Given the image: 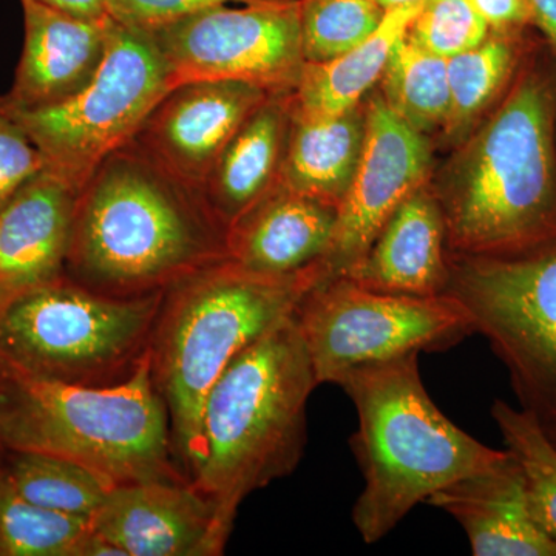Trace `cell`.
Here are the masks:
<instances>
[{
    "instance_id": "5",
    "label": "cell",
    "mask_w": 556,
    "mask_h": 556,
    "mask_svg": "<svg viewBox=\"0 0 556 556\" xmlns=\"http://www.w3.org/2000/svg\"><path fill=\"white\" fill-rule=\"evenodd\" d=\"M318 280V265L273 277L228 258L164 291L149 343L150 372L169 413L175 459L189 481L199 466L208 390L237 354L291 316Z\"/></svg>"
},
{
    "instance_id": "21",
    "label": "cell",
    "mask_w": 556,
    "mask_h": 556,
    "mask_svg": "<svg viewBox=\"0 0 556 556\" xmlns=\"http://www.w3.org/2000/svg\"><path fill=\"white\" fill-rule=\"evenodd\" d=\"M367 105L321 118L292 115L278 182L339 206L364 152Z\"/></svg>"
},
{
    "instance_id": "24",
    "label": "cell",
    "mask_w": 556,
    "mask_h": 556,
    "mask_svg": "<svg viewBox=\"0 0 556 556\" xmlns=\"http://www.w3.org/2000/svg\"><path fill=\"white\" fill-rule=\"evenodd\" d=\"M521 35L490 33L481 46L447 60L452 105L444 131L450 138L466 137L475 121L514 78L521 60Z\"/></svg>"
},
{
    "instance_id": "26",
    "label": "cell",
    "mask_w": 556,
    "mask_h": 556,
    "mask_svg": "<svg viewBox=\"0 0 556 556\" xmlns=\"http://www.w3.org/2000/svg\"><path fill=\"white\" fill-rule=\"evenodd\" d=\"M89 519L35 506L0 471V556H80Z\"/></svg>"
},
{
    "instance_id": "16",
    "label": "cell",
    "mask_w": 556,
    "mask_h": 556,
    "mask_svg": "<svg viewBox=\"0 0 556 556\" xmlns=\"http://www.w3.org/2000/svg\"><path fill=\"white\" fill-rule=\"evenodd\" d=\"M78 193L46 167L0 211V302L64 276Z\"/></svg>"
},
{
    "instance_id": "6",
    "label": "cell",
    "mask_w": 556,
    "mask_h": 556,
    "mask_svg": "<svg viewBox=\"0 0 556 556\" xmlns=\"http://www.w3.org/2000/svg\"><path fill=\"white\" fill-rule=\"evenodd\" d=\"M0 452L64 457L115 485L188 479L175 459L169 413L153 383L149 354L130 376L109 386L0 368Z\"/></svg>"
},
{
    "instance_id": "18",
    "label": "cell",
    "mask_w": 556,
    "mask_h": 556,
    "mask_svg": "<svg viewBox=\"0 0 556 556\" xmlns=\"http://www.w3.org/2000/svg\"><path fill=\"white\" fill-rule=\"evenodd\" d=\"M427 503L463 526L475 556H556V538L533 514L511 453L490 470L438 490Z\"/></svg>"
},
{
    "instance_id": "28",
    "label": "cell",
    "mask_w": 556,
    "mask_h": 556,
    "mask_svg": "<svg viewBox=\"0 0 556 556\" xmlns=\"http://www.w3.org/2000/svg\"><path fill=\"white\" fill-rule=\"evenodd\" d=\"M386 14L376 0H299L305 62L342 56L378 30Z\"/></svg>"
},
{
    "instance_id": "36",
    "label": "cell",
    "mask_w": 556,
    "mask_h": 556,
    "mask_svg": "<svg viewBox=\"0 0 556 556\" xmlns=\"http://www.w3.org/2000/svg\"><path fill=\"white\" fill-rule=\"evenodd\" d=\"M544 430H546L547 437L551 438V441L556 445V428L544 427Z\"/></svg>"
},
{
    "instance_id": "35",
    "label": "cell",
    "mask_w": 556,
    "mask_h": 556,
    "mask_svg": "<svg viewBox=\"0 0 556 556\" xmlns=\"http://www.w3.org/2000/svg\"><path fill=\"white\" fill-rule=\"evenodd\" d=\"M380 7L386 10L396 9V7L412 5V3L420 2V0H376Z\"/></svg>"
},
{
    "instance_id": "22",
    "label": "cell",
    "mask_w": 556,
    "mask_h": 556,
    "mask_svg": "<svg viewBox=\"0 0 556 556\" xmlns=\"http://www.w3.org/2000/svg\"><path fill=\"white\" fill-rule=\"evenodd\" d=\"M422 3L420 0L387 10L378 30L342 56L327 62H305L298 87L291 93L292 115L321 118L361 104L362 98L382 78L394 47L404 38Z\"/></svg>"
},
{
    "instance_id": "3",
    "label": "cell",
    "mask_w": 556,
    "mask_h": 556,
    "mask_svg": "<svg viewBox=\"0 0 556 556\" xmlns=\"http://www.w3.org/2000/svg\"><path fill=\"white\" fill-rule=\"evenodd\" d=\"M556 83L527 70L457 155L438 197L455 254L556 243Z\"/></svg>"
},
{
    "instance_id": "19",
    "label": "cell",
    "mask_w": 556,
    "mask_h": 556,
    "mask_svg": "<svg viewBox=\"0 0 556 556\" xmlns=\"http://www.w3.org/2000/svg\"><path fill=\"white\" fill-rule=\"evenodd\" d=\"M444 214L422 186L399 204L367 254L345 274L358 287L412 298L444 295L448 283Z\"/></svg>"
},
{
    "instance_id": "31",
    "label": "cell",
    "mask_w": 556,
    "mask_h": 556,
    "mask_svg": "<svg viewBox=\"0 0 556 556\" xmlns=\"http://www.w3.org/2000/svg\"><path fill=\"white\" fill-rule=\"evenodd\" d=\"M273 2L283 0H105V7L110 16L118 24L152 35L160 28L207 7Z\"/></svg>"
},
{
    "instance_id": "29",
    "label": "cell",
    "mask_w": 556,
    "mask_h": 556,
    "mask_svg": "<svg viewBox=\"0 0 556 556\" xmlns=\"http://www.w3.org/2000/svg\"><path fill=\"white\" fill-rule=\"evenodd\" d=\"M490 33L468 0H424L405 38L434 56L452 60L481 46Z\"/></svg>"
},
{
    "instance_id": "17",
    "label": "cell",
    "mask_w": 556,
    "mask_h": 556,
    "mask_svg": "<svg viewBox=\"0 0 556 556\" xmlns=\"http://www.w3.org/2000/svg\"><path fill=\"white\" fill-rule=\"evenodd\" d=\"M338 206L277 182L228 228V258L262 276H294L327 255Z\"/></svg>"
},
{
    "instance_id": "27",
    "label": "cell",
    "mask_w": 556,
    "mask_h": 556,
    "mask_svg": "<svg viewBox=\"0 0 556 556\" xmlns=\"http://www.w3.org/2000/svg\"><path fill=\"white\" fill-rule=\"evenodd\" d=\"M492 416L508 452L521 467L533 514L556 538V445L540 419L525 408L511 407L497 399Z\"/></svg>"
},
{
    "instance_id": "4",
    "label": "cell",
    "mask_w": 556,
    "mask_h": 556,
    "mask_svg": "<svg viewBox=\"0 0 556 556\" xmlns=\"http://www.w3.org/2000/svg\"><path fill=\"white\" fill-rule=\"evenodd\" d=\"M336 383L358 417L350 444L365 489L353 522L367 544L386 538L438 490L510 455L468 437L437 407L420 379L419 353L358 365Z\"/></svg>"
},
{
    "instance_id": "10",
    "label": "cell",
    "mask_w": 556,
    "mask_h": 556,
    "mask_svg": "<svg viewBox=\"0 0 556 556\" xmlns=\"http://www.w3.org/2000/svg\"><path fill=\"white\" fill-rule=\"evenodd\" d=\"M295 318L318 386L358 365L447 350L475 332L470 314L450 295L387 294L345 277L311 289Z\"/></svg>"
},
{
    "instance_id": "30",
    "label": "cell",
    "mask_w": 556,
    "mask_h": 556,
    "mask_svg": "<svg viewBox=\"0 0 556 556\" xmlns=\"http://www.w3.org/2000/svg\"><path fill=\"white\" fill-rule=\"evenodd\" d=\"M46 167L35 142L0 102V211Z\"/></svg>"
},
{
    "instance_id": "13",
    "label": "cell",
    "mask_w": 556,
    "mask_h": 556,
    "mask_svg": "<svg viewBox=\"0 0 556 556\" xmlns=\"http://www.w3.org/2000/svg\"><path fill=\"white\" fill-rule=\"evenodd\" d=\"M90 525L126 556H218L228 543L189 479L115 485Z\"/></svg>"
},
{
    "instance_id": "12",
    "label": "cell",
    "mask_w": 556,
    "mask_h": 556,
    "mask_svg": "<svg viewBox=\"0 0 556 556\" xmlns=\"http://www.w3.org/2000/svg\"><path fill=\"white\" fill-rule=\"evenodd\" d=\"M430 167L427 135L399 118L382 94H375L367 104L361 163L338 206V225L327 255L318 263L317 285L345 276L367 254L399 204L426 186Z\"/></svg>"
},
{
    "instance_id": "2",
    "label": "cell",
    "mask_w": 556,
    "mask_h": 556,
    "mask_svg": "<svg viewBox=\"0 0 556 556\" xmlns=\"http://www.w3.org/2000/svg\"><path fill=\"white\" fill-rule=\"evenodd\" d=\"M317 386L294 311L237 354L208 390L190 484L211 503L226 540L243 501L298 468Z\"/></svg>"
},
{
    "instance_id": "8",
    "label": "cell",
    "mask_w": 556,
    "mask_h": 556,
    "mask_svg": "<svg viewBox=\"0 0 556 556\" xmlns=\"http://www.w3.org/2000/svg\"><path fill=\"white\" fill-rule=\"evenodd\" d=\"M445 295L506 365L521 408L556 428V243L515 255L455 254Z\"/></svg>"
},
{
    "instance_id": "9",
    "label": "cell",
    "mask_w": 556,
    "mask_h": 556,
    "mask_svg": "<svg viewBox=\"0 0 556 556\" xmlns=\"http://www.w3.org/2000/svg\"><path fill=\"white\" fill-rule=\"evenodd\" d=\"M170 89V70L152 35L115 21L104 65L78 94L38 109L11 108L2 97L0 102L42 153L47 169L80 189L110 152L138 134Z\"/></svg>"
},
{
    "instance_id": "1",
    "label": "cell",
    "mask_w": 556,
    "mask_h": 556,
    "mask_svg": "<svg viewBox=\"0 0 556 556\" xmlns=\"http://www.w3.org/2000/svg\"><path fill=\"white\" fill-rule=\"evenodd\" d=\"M228 260V226L203 189L137 138L110 152L79 189L65 273L116 295L164 292Z\"/></svg>"
},
{
    "instance_id": "23",
    "label": "cell",
    "mask_w": 556,
    "mask_h": 556,
    "mask_svg": "<svg viewBox=\"0 0 556 556\" xmlns=\"http://www.w3.org/2000/svg\"><path fill=\"white\" fill-rule=\"evenodd\" d=\"M0 471L28 503L89 521L115 486L90 468L46 453L0 452Z\"/></svg>"
},
{
    "instance_id": "34",
    "label": "cell",
    "mask_w": 556,
    "mask_h": 556,
    "mask_svg": "<svg viewBox=\"0 0 556 556\" xmlns=\"http://www.w3.org/2000/svg\"><path fill=\"white\" fill-rule=\"evenodd\" d=\"M532 24L556 51V0H530Z\"/></svg>"
},
{
    "instance_id": "14",
    "label": "cell",
    "mask_w": 556,
    "mask_h": 556,
    "mask_svg": "<svg viewBox=\"0 0 556 556\" xmlns=\"http://www.w3.org/2000/svg\"><path fill=\"white\" fill-rule=\"evenodd\" d=\"M269 97L236 80L178 84L150 112L135 138L179 177L203 189L229 139Z\"/></svg>"
},
{
    "instance_id": "32",
    "label": "cell",
    "mask_w": 556,
    "mask_h": 556,
    "mask_svg": "<svg viewBox=\"0 0 556 556\" xmlns=\"http://www.w3.org/2000/svg\"><path fill=\"white\" fill-rule=\"evenodd\" d=\"M492 33L525 31L532 24L530 0H468Z\"/></svg>"
},
{
    "instance_id": "15",
    "label": "cell",
    "mask_w": 556,
    "mask_h": 556,
    "mask_svg": "<svg viewBox=\"0 0 556 556\" xmlns=\"http://www.w3.org/2000/svg\"><path fill=\"white\" fill-rule=\"evenodd\" d=\"M24 47L13 86L2 100L11 108L60 104L97 78L112 39V16L86 20L21 0Z\"/></svg>"
},
{
    "instance_id": "11",
    "label": "cell",
    "mask_w": 556,
    "mask_h": 556,
    "mask_svg": "<svg viewBox=\"0 0 556 556\" xmlns=\"http://www.w3.org/2000/svg\"><path fill=\"white\" fill-rule=\"evenodd\" d=\"M152 38L172 84L236 80L269 94L292 93L305 67L299 0L207 7Z\"/></svg>"
},
{
    "instance_id": "33",
    "label": "cell",
    "mask_w": 556,
    "mask_h": 556,
    "mask_svg": "<svg viewBox=\"0 0 556 556\" xmlns=\"http://www.w3.org/2000/svg\"><path fill=\"white\" fill-rule=\"evenodd\" d=\"M31 2L64 11L73 16L86 17V20H105L110 16L105 0H31Z\"/></svg>"
},
{
    "instance_id": "25",
    "label": "cell",
    "mask_w": 556,
    "mask_h": 556,
    "mask_svg": "<svg viewBox=\"0 0 556 556\" xmlns=\"http://www.w3.org/2000/svg\"><path fill=\"white\" fill-rule=\"evenodd\" d=\"M380 83L383 101L399 118L424 135L445 129L452 105L447 60L413 46L404 36Z\"/></svg>"
},
{
    "instance_id": "7",
    "label": "cell",
    "mask_w": 556,
    "mask_h": 556,
    "mask_svg": "<svg viewBox=\"0 0 556 556\" xmlns=\"http://www.w3.org/2000/svg\"><path fill=\"white\" fill-rule=\"evenodd\" d=\"M164 292L116 298L67 276L0 302V368L109 386L148 354Z\"/></svg>"
},
{
    "instance_id": "20",
    "label": "cell",
    "mask_w": 556,
    "mask_h": 556,
    "mask_svg": "<svg viewBox=\"0 0 556 556\" xmlns=\"http://www.w3.org/2000/svg\"><path fill=\"white\" fill-rule=\"evenodd\" d=\"M291 123V93L270 94L219 153L203 193L228 228L277 185Z\"/></svg>"
}]
</instances>
